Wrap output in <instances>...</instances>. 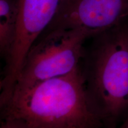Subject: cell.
<instances>
[{
	"mask_svg": "<svg viewBox=\"0 0 128 128\" xmlns=\"http://www.w3.org/2000/svg\"><path fill=\"white\" fill-rule=\"evenodd\" d=\"M16 1L18 8L17 32L1 81L2 96H7L12 92L28 51L52 23L63 0Z\"/></svg>",
	"mask_w": 128,
	"mask_h": 128,
	"instance_id": "277c9868",
	"label": "cell"
},
{
	"mask_svg": "<svg viewBox=\"0 0 128 128\" xmlns=\"http://www.w3.org/2000/svg\"><path fill=\"white\" fill-rule=\"evenodd\" d=\"M127 21L128 0H63L44 32L81 29L92 38Z\"/></svg>",
	"mask_w": 128,
	"mask_h": 128,
	"instance_id": "5b68a950",
	"label": "cell"
},
{
	"mask_svg": "<svg viewBox=\"0 0 128 128\" xmlns=\"http://www.w3.org/2000/svg\"><path fill=\"white\" fill-rule=\"evenodd\" d=\"M18 23L16 0H0V52L6 61L15 40Z\"/></svg>",
	"mask_w": 128,
	"mask_h": 128,
	"instance_id": "8992f818",
	"label": "cell"
},
{
	"mask_svg": "<svg viewBox=\"0 0 128 128\" xmlns=\"http://www.w3.org/2000/svg\"><path fill=\"white\" fill-rule=\"evenodd\" d=\"M3 119L32 128H100L79 67L65 76L14 89L1 103Z\"/></svg>",
	"mask_w": 128,
	"mask_h": 128,
	"instance_id": "6da1fadb",
	"label": "cell"
},
{
	"mask_svg": "<svg viewBox=\"0 0 128 128\" xmlns=\"http://www.w3.org/2000/svg\"><path fill=\"white\" fill-rule=\"evenodd\" d=\"M84 72L86 92L106 128L128 113V21L93 38Z\"/></svg>",
	"mask_w": 128,
	"mask_h": 128,
	"instance_id": "7a4b0ae2",
	"label": "cell"
},
{
	"mask_svg": "<svg viewBox=\"0 0 128 128\" xmlns=\"http://www.w3.org/2000/svg\"><path fill=\"white\" fill-rule=\"evenodd\" d=\"M122 128H128V113L125 120H124L122 126Z\"/></svg>",
	"mask_w": 128,
	"mask_h": 128,
	"instance_id": "ba28073f",
	"label": "cell"
},
{
	"mask_svg": "<svg viewBox=\"0 0 128 128\" xmlns=\"http://www.w3.org/2000/svg\"><path fill=\"white\" fill-rule=\"evenodd\" d=\"M88 38L91 35L81 29L44 32L28 51L12 92L74 71L84 56L83 46Z\"/></svg>",
	"mask_w": 128,
	"mask_h": 128,
	"instance_id": "3957f363",
	"label": "cell"
},
{
	"mask_svg": "<svg viewBox=\"0 0 128 128\" xmlns=\"http://www.w3.org/2000/svg\"><path fill=\"white\" fill-rule=\"evenodd\" d=\"M1 128H32L20 122L14 120L4 119Z\"/></svg>",
	"mask_w": 128,
	"mask_h": 128,
	"instance_id": "52a82bcc",
	"label": "cell"
}]
</instances>
